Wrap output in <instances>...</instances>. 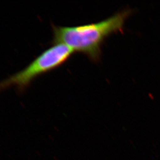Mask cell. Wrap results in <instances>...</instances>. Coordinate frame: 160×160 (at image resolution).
Instances as JSON below:
<instances>
[{
    "mask_svg": "<svg viewBox=\"0 0 160 160\" xmlns=\"http://www.w3.org/2000/svg\"><path fill=\"white\" fill-rule=\"evenodd\" d=\"M132 10L125 9L98 22L72 27L53 26V44H62L74 52L88 56L93 62L101 58V47L107 38L124 30Z\"/></svg>",
    "mask_w": 160,
    "mask_h": 160,
    "instance_id": "1",
    "label": "cell"
},
{
    "mask_svg": "<svg viewBox=\"0 0 160 160\" xmlns=\"http://www.w3.org/2000/svg\"><path fill=\"white\" fill-rule=\"evenodd\" d=\"M74 52L64 44H54L24 70L0 82V91L13 87L20 91L24 90L37 77L61 67Z\"/></svg>",
    "mask_w": 160,
    "mask_h": 160,
    "instance_id": "2",
    "label": "cell"
}]
</instances>
